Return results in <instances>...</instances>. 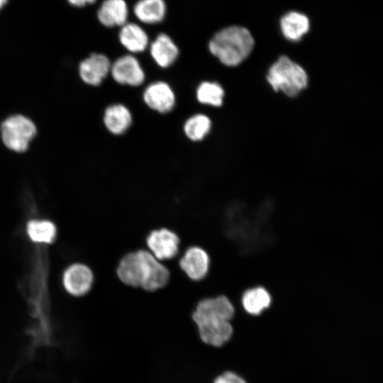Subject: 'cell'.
Here are the masks:
<instances>
[{"label": "cell", "instance_id": "obj_1", "mask_svg": "<svg viewBox=\"0 0 383 383\" xmlns=\"http://www.w3.org/2000/svg\"><path fill=\"white\" fill-rule=\"evenodd\" d=\"M235 312V305L225 294L213 295L199 301L192 318L201 340L215 348L228 342L233 334L231 321Z\"/></svg>", "mask_w": 383, "mask_h": 383}, {"label": "cell", "instance_id": "obj_2", "mask_svg": "<svg viewBox=\"0 0 383 383\" xmlns=\"http://www.w3.org/2000/svg\"><path fill=\"white\" fill-rule=\"evenodd\" d=\"M119 279L125 284L155 291L164 287L170 279L168 269L149 250L140 249L123 256L116 269Z\"/></svg>", "mask_w": 383, "mask_h": 383}, {"label": "cell", "instance_id": "obj_3", "mask_svg": "<svg viewBox=\"0 0 383 383\" xmlns=\"http://www.w3.org/2000/svg\"><path fill=\"white\" fill-rule=\"evenodd\" d=\"M253 47L254 39L249 30L238 26L221 29L209 43L211 54L227 66L241 63L250 54Z\"/></svg>", "mask_w": 383, "mask_h": 383}, {"label": "cell", "instance_id": "obj_4", "mask_svg": "<svg viewBox=\"0 0 383 383\" xmlns=\"http://www.w3.org/2000/svg\"><path fill=\"white\" fill-rule=\"evenodd\" d=\"M267 79L275 91H282L294 97L304 89L308 83L305 70L287 56L280 57L269 70Z\"/></svg>", "mask_w": 383, "mask_h": 383}, {"label": "cell", "instance_id": "obj_5", "mask_svg": "<svg viewBox=\"0 0 383 383\" xmlns=\"http://www.w3.org/2000/svg\"><path fill=\"white\" fill-rule=\"evenodd\" d=\"M5 145L16 152H24L36 133L34 123L28 118L16 115L6 119L1 126Z\"/></svg>", "mask_w": 383, "mask_h": 383}, {"label": "cell", "instance_id": "obj_6", "mask_svg": "<svg viewBox=\"0 0 383 383\" xmlns=\"http://www.w3.org/2000/svg\"><path fill=\"white\" fill-rule=\"evenodd\" d=\"M146 243L149 251L159 260L174 257L179 251V238L172 231L162 228L152 231Z\"/></svg>", "mask_w": 383, "mask_h": 383}, {"label": "cell", "instance_id": "obj_7", "mask_svg": "<svg viewBox=\"0 0 383 383\" xmlns=\"http://www.w3.org/2000/svg\"><path fill=\"white\" fill-rule=\"evenodd\" d=\"M181 269L194 281L204 279L211 267V258L208 252L197 245L186 250L179 262Z\"/></svg>", "mask_w": 383, "mask_h": 383}, {"label": "cell", "instance_id": "obj_8", "mask_svg": "<svg viewBox=\"0 0 383 383\" xmlns=\"http://www.w3.org/2000/svg\"><path fill=\"white\" fill-rule=\"evenodd\" d=\"M110 72L113 79L121 84L137 87L145 80V73L140 62L131 55L118 58L111 65Z\"/></svg>", "mask_w": 383, "mask_h": 383}, {"label": "cell", "instance_id": "obj_9", "mask_svg": "<svg viewBox=\"0 0 383 383\" xmlns=\"http://www.w3.org/2000/svg\"><path fill=\"white\" fill-rule=\"evenodd\" d=\"M94 282L91 270L82 263L69 266L63 273L62 282L66 291L75 296L86 294L91 289Z\"/></svg>", "mask_w": 383, "mask_h": 383}, {"label": "cell", "instance_id": "obj_10", "mask_svg": "<svg viewBox=\"0 0 383 383\" xmlns=\"http://www.w3.org/2000/svg\"><path fill=\"white\" fill-rule=\"evenodd\" d=\"M238 304L246 314L260 316L271 308L273 297L266 287L255 285L247 288L242 292Z\"/></svg>", "mask_w": 383, "mask_h": 383}, {"label": "cell", "instance_id": "obj_11", "mask_svg": "<svg viewBox=\"0 0 383 383\" xmlns=\"http://www.w3.org/2000/svg\"><path fill=\"white\" fill-rule=\"evenodd\" d=\"M143 100L151 109L165 113L175 105V95L170 86L165 82L149 84L143 92Z\"/></svg>", "mask_w": 383, "mask_h": 383}, {"label": "cell", "instance_id": "obj_12", "mask_svg": "<svg viewBox=\"0 0 383 383\" xmlns=\"http://www.w3.org/2000/svg\"><path fill=\"white\" fill-rule=\"evenodd\" d=\"M111 64L103 54L93 53L82 60L79 65V75L87 84L99 85L110 72Z\"/></svg>", "mask_w": 383, "mask_h": 383}, {"label": "cell", "instance_id": "obj_13", "mask_svg": "<svg viewBox=\"0 0 383 383\" xmlns=\"http://www.w3.org/2000/svg\"><path fill=\"white\" fill-rule=\"evenodd\" d=\"M100 23L106 27L123 26L127 23L128 7L125 0H104L97 11Z\"/></svg>", "mask_w": 383, "mask_h": 383}, {"label": "cell", "instance_id": "obj_14", "mask_svg": "<svg viewBox=\"0 0 383 383\" xmlns=\"http://www.w3.org/2000/svg\"><path fill=\"white\" fill-rule=\"evenodd\" d=\"M155 62L161 67L172 65L179 55V49L172 39L165 33L159 34L150 47Z\"/></svg>", "mask_w": 383, "mask_h": 383}, {"label": "cell", "instance_id": "obj_15", "mask_svg": "<svg viewBox=\"0 0 383 383\" xmlns=\"http://www.w3.org/2000/svg\"><path fill=\"white\" fill-rule=\"evenodd\" d=\"M310 28L309 18L298 11H290L280 19V28L283 35L289 40L296 42L306 34Z\"/></svg>", "mask_w": 383, "mask_h": 383}, {"label": "cell", "instance_id": "obj_16", "mask_svg": "<svg viewBox=\"0 0 383 383\" xmlns=\"http://www.w3.org/2000/svg\"><path fill=\"white\" fill-rule=\"evenodd\" d=\"M118 37L121 45L133 53L144 51L149 43L146 32L134 23H126L121 26Z\"/></svg>", "mask_w": 383, "mask_h": 383}, {"label": "cell", "instance_id": "obj_17", "mask_svg": "<svg viewBox=\"0 0 383 383\" xmlns=\"http://www.w3.org/2000/svg\"><path fill=\"white\" fill-rule=\"evenodd\" d=\"M104 123L109 132L120 135L125 133L131 125L132 116L126 106L112 104L105 110Z\"/></svg>", "mask_w": 383, "mask_h": 383}, {"label": "cell", "instance_id": "obj_18", "mask_svg": "<svg viewBox=\"0 0 383 383\" xmlns=\"http://www.w3.org/2000/svg\"><path fill=\"white\" fill-rule=\"evenodd\" d=\"M167 11L164 0H138L133 6L135 16L146 24H156L162 21Z\"/></svg>", "mask_w": 383, "mask_h": 383}, {"label": "cell", "instance_id": "obj_19", "mask_svg": "<svg viewBox=\"0 0 383 383\" xmlns=\"http://www.w3.org/2000/svg\"><path fill=\"white\" fill-rule=\"evenodd\" d=\"M30 238L35 242L51 243L56 237V227L49 221H30L27 226Z\"/></svg>", "mask_w": 383, "mask_h": 383}, {"label": "cell", "instance_id": "obj_20", "mask_svg": "<svg viewBox=\"0 0 383 383\" xmlns=\"http://www.w3.org/2000/svg\"><path fill=\"white\" fill-rule=\"evenodd\" d=\"M211 126V120L204 114L191 116L184 125L185 135L192 140H202L209 132Z\"/></svg>", "mask_w": 383, "mask_h": 383}, {"label": "cell", "instance_id": "obj_21", "mask_svg": "<svg viewBox=\"0 0 383 383\" xmlns=\"http://www.w3.org/2000/svg\"><path fill=\"white\" fill-rule=\"evenodd\" d=\"M224 91L216 82H204L197 88L196 98L204 104L219 106L223 103Z\"/></svg>", "mask_w": 383, "mask_h": 383}, {"label": "cell", "instance_id": "obj_22", "mask_svg": "<svg viewBox=\"0 0 383 383\" xmlns=\"http://www.w3.org/2000/svg\"><path fill=\"white\" fill-rule=\"evenodd\" d=\"M212 383H247V382L238 373L226 371L216 377Z\"/></svg>", "mask_w": 383, "mask_h": 383}, {"label": "cell", "instance_id": "obj_23", "mask_svg": "<svg viewBox=\"0 0 383 383\" xmlns=\"http://www.w3.org/2000/svg\"><path fill=\"white\" fill-rule=\"evenodd\" d=\"M96 1V0H67L70 5L77 8L94 4Z\"/></svg>", "mask_w": 383, "mask_h": 383}, {"label": "cell", "instance_id": "obj_24", "mask_svg": "<svg viewBox=\"0 0 383 383\" xmlns=\"http://www.w3.org/2000/svg\"><path fill=\"white\" fill-rule=\"evenodd\" d=\"M9 0H0V11L8 4Z\"/></svg>", "mask_w": 383, "mask_h": 383}]
</instances>
